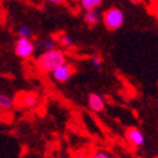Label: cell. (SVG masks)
<instances>
[{"label":"cell","instance_id":"9a60e30c","mask_svg":"<svg viewBox=\"0 0 158 158\" xmlns=\"http://www.w3.org/2000/svg\"><path fill=\"white\" fill-rule=\"evenodd\" d=\"M89 62L94 68H101V65L103 64V59L101 55H93V56H90Z\"/></svg>","mask_w":158,"mask_h":158},{"label":"cell","instance_id":"30bf717a","mask_svg":"<svg viewBox=\"0 0 158 158\" xmlns=\"http://www.w3.org/2000/svg\"><path fill=\"white\" fill-rule=\"evenodd\" d=\"M15 104V99L9 95V94H5V93H2L0 94V108L2 110H10Z\"/></svg>","mask_w":158,"mask_h":158},{"label":"cell","instance_id":"3957f363","mask_svg":"<svg viewBox=\"0 0 158 158\" xmlns=\"http://www.w3.org/2000/svg\"><path fill=\"white\" fill-rule=\"evenodd\" d=\"M35 52V43L30 38H19L14 44V53L20 59H29Z\"/></svg>","mask_w":158,"mask_h":158},{"label":"cell","instance_id":"2e32d148","mask_svg":"<svg viewBox=\"0 0 158 158\" xmlns=\"http://www.w3.org/2000/svg\"><path fill=\"white\" fill-rule=\"evenodd\" d=\"M49 3H52V4H63L65 0H48Z\"/></svg>","mask_w":158,"mask_h":158},{"label":"cell","instance_id":"277c9868","mask_svg":"<svg viewBox=\"0 0 158 158\" xmlns=\"http://www.w3.org/2000/svg\"><path fill=\"white\" fill-rule=\"evenodd\" d=\"M124 138L127 143L134 148H139L146 143L144 133L137 127H128L124 132Z\"/></svg>","mask_w":158,"mask_h":158},{"label":"cell","instance_id":"4fadbf2b","mask_svg":"<svg viewBox=\"0 0 158 158\" xmlns=\"http://www.w3.org/2000/svg\"><path fill=\"white\" fill-rule=\"evenodd\" d=\"M89 158H117V157L106 149H97L92 153V156Z\"/></svg>","mask_w":158,"mask_h":158},{"label":"cell","instance_id":"6da1fadb","mask_svg":"<svg viewBox=\"0 0 158 158\" xmlns=\"http://www.w3.org/2000/svg\"><path fill=\"white\" fill-rule=\"evenodd\" d=\"M67 63V55L64 54L63 50L60 49H52V50H47L43 52L39 58L36 59V68L39 72L42 73H52L53 70H55L59 65H62Z\"/></svg>","mask_w":158,"mask_h":158},{"label":"cell","instance_id":"5bb4252c","mask_svg":"<svg viewBox=\"0 0 158 158\" xmlns=\"http://www.w3.org/2000/svg\"><path fill=\"white\" fill-rule=\"evenodd\" d=\"M18 35L19 38H31L33 31L28 25H20L18 28Z\"/></svg>","mask_w":158,"mask_h":158},{"label":"cell","instance_id":"5b68a950","mask_svg":"<svg viewBox=\"0 0 158 158\" xmlns=\"http://www.w3.org/2000/svg\"><path fill=\"white\" fill-rule=\"evenodd\" d=\"M74 72H75L74 67L70 63L67 62V63H64L62 65H59L50 74H52V78H53L54 82H56V83H65V82H68L69 79L72 78Z\"/></svg>","mask_w":158,"mask_h":158},{"label":"cell","instance_id":"9c48e42d","mask_svg":"<svg viewBox=\"0 0 158 158\" xmlns=\"http://www.w3.org/2000/svg\"><path fill=\"white\" fill-rule=\"evenodd\" d=\"M56 43H58V40H55L53 36H48V38L38 39L36 45H38V49H40L43 52H47V50L55 49L56 48Z\"/></svg>","mask_w":158,"mask_h":158},{"label":"cell","instance_id":"8992f818","mask_svg":"<svg viewBox=\"0 0 158 158\" xmlns=\"http://www.w3.org/2000/svg\"><path fill=\"white\" fill-rule=\"evenodd\" d=\"M88 107L94 113H101L106 109V102L101 94L90 93L88 95Z\"/></svg>","mask_w":158,"mask_h":158},{"label":"cell","instance_id":"7a4b0ae2","mask_svg":"<svg viewBox=\"0 0 158 158\" xmlns=\"http://www.w3.org/2000/svg\"><path fill=\"white\" fill-rule=\"evenodd\" d=\"M102 22L108 30H112V31L118 30L124 24V13L119 8H115V6L108 8L102 14Z\"/></svg>","mask_w":158,"mask_h":158},{"label":"cell","instance_id":"7c38bea8","mask_svg":"<svg viewBox=\"0 0 158 158\" xmlns=\"http://www.w3.org/2000/svg\"><path fill=\"white\" fill-rule=\"evenodd\" d=\"M81 6L84 10H92V9H98L103 4V0H79Z\"/></svg>","mask_w":158,"mask_h":158},{"label":"cell","instance_id":"8fae6325","mask_svg":"<svg viewBox=\"0 0 158 158\" xmlns=\"http://www.w3.org/2000/svg\"><path fill=\"white\" fill-rule=\"evenodd\" d=\"M58 43L63 48H70L74 45V39L68 33H60L58 35Z\"/></svg>","mask_w":158,"mask_h":158},{"label":"cell","instance_id":"e0dca14e","mask_svg":"<svg viewBox=\"0 0 158 158\" xmlns=\"http://www.w3.org/2000/svg\"><path fill=\"white\" fill-rule=\"evenodd\" d=\"M129 2L133 4H141V3H143V0H129Z\"/></svg>","mask_w":158,"mask_h":158},{"label":"cell","instance_id":"ba28073f","mask_svg":"<svg viewBox=\"0 0 158 158\" xmlns=\"http://www.w3.org/2000/svg\"><path fill=\"white\" fill-rule=\"evenodd\" d=\"M102 20V14L98 11V9L85 10L84 13V23L89 27H94Z\"/></svg>","mask_w":158,"mask_h":158},{"label":"cell","instance_id":"52a82bcc","mask_svg":"<svg viewBox=\"0 0 158 158\" xmlns=\"http://www.w3.org/2000/svg\"><path fill=\"white\" fill-rule=\"evenodd\" d=\"M19 104L25 108H34L39 103V97L34 93H23L20 97L18 98Z\"/></svg>","mask_w":158,"mask_h":158}]
</instances>
